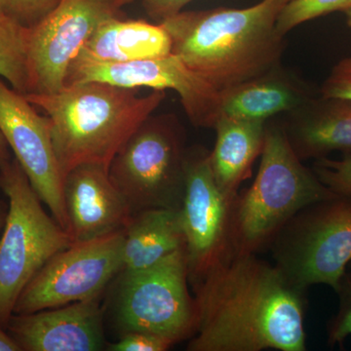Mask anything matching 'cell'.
Segmentation results:
<instances>
[{
    "label": "cell",
    "instance_id": "6da1fadb",
    "mask_svg": "<svg viewBox=\"0 0 351 351\" xmlns=\"http://www.w3.org/2000/svg\"><path fill=\"white\" fill-rule=\"evenodd\" d=\"M189 351L306 350V293L257 254L230 252L191 281Z\"/></svg>",
    "mask_w": 351,
    "mask_h": 351
},
{
    "label": "cell",
    "instance_id": "7a4b0ae2",
    "mask_svg": "<svg viewBox=\"0 0 351 351\" xmlns=\"http://www.w3.org/2000/svg\"><path fill=\"white\" fill-rule=\"evenodd\" d=\"M287 1L182 11L160 24L169 34L172 54L221 92L278 68L284 36L276 21Z\"/></svg>",
    "mask_w": 351,
    "mask_h": 351
},
{
    "label": "cell",
    "instance_id": "3957f363",
    "mask_svg": "<svg viewBox=\"0 0 351 351\" xmlns=\"http://www.w3.org/2000/svg\"><path fill=\"white\" fill-rule=\"evenodd\" d=\"M138 89L89 82L66 85L56 93L25 99L50 120L53 145L64 177L82 164L108 168L128 138L156 112L165 90L138 96Z\"/></svg>",
    "mask_w": 351,
    "mask_h": 351
},
{
    "label": "cell",
    "instance_id": "277c9868",
    "mask_svg": "<svg viewBox=\"0 0 351 351\" xmlns=\"http://www.w3.org/2000/svg\"><path fill=\"white\" fill-rule=\"evenodd\" d=\"M295 154L283 127L267 125L255 181L232 205V252L258 254L269 248L302 208L334 195Z\"/></svg>",
    "mask_w": 351,
    "mask_h": 351
},
{
    "label": "cell",
    "instance_id": "5b68a950",
    "mask_svg": "<svg viewBox=\"0 0 351 351\" xmlns=\"http://www.w3.org/2000/svg\"><path fill=\"white\" fill-rule=\"evenodd\" d=\"M0 191L8 199L0 237V326L5 329L27 284L73 240L46 213L17 159H0Z\"/></svg>",
    "mask_w": 351,
    "mask_h": 351
},
{
    "label": "cell",
    "instance_id": "8992f818",
    "mask_svg": "<svg viewBox=\"0 0 351 351\" xmlns=\"http://www.w3.org/2000/svg\"><path fill=\"white\" fill-rule=\"evenodd\" d=\"M274 265L293 285L339 290L351 262V196L334 195L302 208L269 246Z\"/></svg>",
    "mask_w": 351,
    "mask_h": 351
},
{
    "label": "cell",
    "instance_id": "52a82bcc",
    "mask_svg": "<svg viewBox=\"0 0 351 351\" xmlns=\"http://www.w3.org/2000/svg\"><path fill=\"white\" fill-rule=\"evenodd\" d=\"M188 151L184 128L174 114H152L143 122L108 166L132 215L180 210Z\"/></svg>",
    "mask_w": 351,
    "mask_h": 351
},
{
    "label": "cell",
    "instance_id": "ba28073f",
    "mask_svg": "<svg viewBox=\"0 0 351 351\" xmlns=\"http://www.w3.org/2000/svg\"><path fill=\"white\" fill-rule=\"evenodd\" d=\"M189 285L186 249L149 269L123 272L117 314L122 332H152L174 345L193 338L197 311Z\"/></svg>",
    "mask_w": 351,
    "mask_h": 351
},
{
    "label": "cell",
    "instance_id": "9c48e42d",
    "mask_svg": "<svg viewBox=\"0 0 351 351\" xmlns=\"http://www.w3.org/2000/svg\"><path fill=\"white\" fill-rule=\"evenodd\" d=\"M124 230L75 241L50 258L27 284L14 313H36L98 298L123 269Z\"/></svg>",
    "mask_w": 351,
    "mask_h": 351
},
{
    "label": "cell",
    "instance_id": "30bf717a",
    "mask_svg": "<svg viewBox=\"0 0 351 351\" xmlns=\"http://www.w3.org/2000/svg\"><path fill=\"white\" fill-rule=\"evenodd\" d=\"M134 0H60L38 24L29 27V94L56 93L66 85L73 60L95 29L121 17Z\"/></svg>",
    "mask_w": 351,
    "mask_h": 351
},
{
    "label": "cell",
    "instance_id": "8fae6325",
    "mask_svg": "<svg viewBox=\"0 0 351 351\" xmlns=\"http://www.w3.org/2000/svg\"><path fill=\"white\" fill-rule=\"evenodd\" d=\"M89 82L135 89L174 90L191 123L200 128L214 129L221 113V92L172 53L128 63L75 60L69 66L66 85Z\"/></svg>",
    "mask_w": 351,
    "mask_h": 351
},
{
    "label": "cell",
    "instance_id": "7c38bea8",
    "mask_svg": "<svg viewBox=\"0 0 351 351\" xmlns=\"http://www.w3.org/2000/svg\"><path fill=\"white\" fill-rule=\"evenodd\" d=\"M203 147L188 151L180 217L188 260L189 283L232 252V202L221 193Z\"/></svg>",
    "mask_w": 351,
    "mask_h": 351
},
{
    "label": "cell",
    "instance_id": "4fadbf2b",
    "mask_svg": "<svg viewBox=\"0 0 351 351\" xmlns=\"http://www.w3.org/2000/svg\"><path fill=\"white\" fill-rule=\"evenodd\" d=\"M0 131L39 198L69 233L64 179L53 145L50 120L40 114L24 95L9 88L1 80Z\"/></svg>",
    "mask_w": 351,
    "mask_h": 351
},
{
    "label": "cell",
    "instance_id": "5bb4252c",
    "mask_svg": "<svg viewBox=\"0 0 351 351\" xmlns=\"http://www.w3.org/2000/svg\"><path fill=\"white\" fill-rule=\"evenodd\" d=\"M5 330L21 351H99L108 346L99 297L36 313H13Z\"/></svg>",
    "mask_w": 351,
    "mask_h": 351
},
{
    "label": "cell",
    "instance_id": "9a60e30c",
    "mask_svg": "<svg viewBox=\"0 0 351 351\" xmlns=\"http://www.w3.org/2000/svg\"><path fill=\"white\" fill-rule=\"evenodd\" d=\"M64 199L73 242L124 230L133 216L108 168L101 164H82L69 171L64 177Z\"/></svg>",
    "mask_w": 351,
    "mask_h": 351
},
{
    "label": "cell",
    "instance_id": "2e32d148",
    "mask_svg": "<svg viewBox=\"0 0 351 351\" xmlns=\"http://www.w3.org/2000/svg\"><path fill=\"white\" fill-rule=\"evenodd\" d=\"M313 100L306 88L281 69L221 92L219 117L267 123L282 112H295Z\"/></svg>",
    "mask_w": 351,
    "mask_h": 351
},
{
    "label": "cell",
    "instance_id": "e0dca14e",
    "mask_svg": "<svg viewBox=\"0 0 351 351\" xmlns=\"http://www.w3.org/2000/svg\"><path fill=\"white\" fill-rule=\"evenodd\" d=\"M284 131L302 161L322 158L335 151L351 152V101L313 99L293 113Z\"/></svg>",
    "mask_w": 351,
    "mask_h": 351
},
{
    "label": "cell",
    "instance_id": "ac0fdd59",
    "mask_svg": "<svg viewBox=\"0 0 351 351\" xmlns=\"http://www.w3.org/2000/svg\"><path fill=\"white\" fill-rule=\"evenodd\" d=\"M171 53L169 34L160 23L154 25L143 20L115 17L105 21L95 29L75 60L128 63Z\"/></svg>",
    "mask_w": 351,
    "mask_h": 351
},
{
    "label": "cell",
    "instance_id": "d6986e66",
    "mask_svg": "<svg viewBox=\"0 0 351 351\" xmlns=\"http://www.w3.org/2000/svg\"><path fill=\"white\" fill-rule=\"evenodd\" d=\"M214 129L216 142L210 152V165L221 193L233 202L262 154L267 123L219 117Z\"/></svg>",
    "mask_w": 351,
    "mask_h": 351
},
{
    "label": "cell",
    "instance_id": "ffe728a7",
    "mask_svg": "<svg viewBox=\"0 0 351 351\" xmlns=\"http://www.w3.org/2000/svg\"><path fill=\"white\" fill-rule=\"evenodd\" d=\"M182 249H186V240L180 210L138 212L124 230L122 271L149 269Z\"/></svg>",
    "mask_w": 351,
    "mask_h": 351
},
{
    "label": "cell",
    "instance_id": "44dd1931",
    "mask_svg": "<svg viewBox=\"0 0 351 351\" xmlns=\"http://www.w3.org/2000/svg\"><path fill=\"white\" fill-rule=\"evenodd\" d=\"M29 27L10 17L0 22V75L23 95L29 93Z\"/></svg>",
    "mask_w": 351,
    "mask_h": 351
},
{
    "label": "cell",
    "instance_id": "7402d4cb",
    "mask_svg": "<svg viewBox=\"0 0 351 351\" xmlns=\"http://www.w3.org/2000/svg\"><path fill=\"white\" fill-rule=\"evenodd\" d=\"M350 7L351 0H288L277 17L276 29L284 36L304 23L337 11L346 12Z\"/></svg>",
    "mask_w": 351,
    "mask_h": 351
},
{
    "label": "cell",
    "instance_id": "603a6c76",
    "mask_svg": "<svg viewBox=\"0 0 351 351\" xmlns=\"http://www.w3.org/2000/svg\"><path fill=\"white\" fill-rule=\"evenodd\" d=\"M339 308L327 323V343L331 346H343L348 337L351 336V270L346 272L339 284Z\"/></svg>",
    "mask_w": 351,
    "mask_h": 351
},
{
    "label": "cell",
    "instance_id": "cb8c5ba5",
    "mask_svg": "<svg viewBox=\"0 0 351 351\" xmlns=\"http://www.w3.org/2000/svg\"><path fill=\"white\" fill-rule=\"evenodd\" d=\"M313 170L319 181L332 193L351 196V152L339 160L327 157L316 159Z\"/></svg>",
    "mask_w": 351,
    "mask_h": 351
},
{
    "label": "cell",
    "instance_id": "d4e9b609",
    "mask_svg": "<svg viewBox=\"0 0 351 351\" xmlns=\"http://www.w3.org/2000/svg\"><path fill=\"white\" fill-rule=\"evenodd\" d=\"M60 0H2L7 14L25 27L38 24Z\"/></svg>",
    "mask_w": 351,
    "mask_h": 351
},
{
    "label": "cell",
    "instance_id": "484cf974",
    "mask_svg": "<svg viewBox=\"0 0 351 351\" xmlns=\"http://www.w3.org/2000/svg\"><path fill=\"white\" fill-rule=\"evenodd\" d=\"M174 343L152 332L131 331L122 334L119 341L108 345L110 351H166Z\"/></svg>",
    "mask_w": 351,
    "mask_h": 351
},
{
    "label": "cell",
    "instance_id": "4316f807",
    "mask_svg": "<svg viewBox=\"0 0 351 351\" xmlns=\"http://www.w3.org/2000/svg\"><path fill=\"white\" fill-rule=\"evenodd\" d=\"M323 98L351 101V56L343 58L332 68L320 90Z\"/></svg>",
    "mask_w": 351,
    "mask_h": 351
},
{
    "label": "cell",
    "instance_id": "83f0119b",
    "mask_svg": "<svg viewBox=\"0 0 351 351\" xmlns=\"http://www.w3.org/2000/svg\"><path fill=\"white\" fill-rule=\"evenodd\" d=\"M193 0H141L145 12L159 23L182 12Z\"/></svg>",
    "mask_w": 351,
    "mask_h": 351
},
{
    "label": "cell",
    "instance_id": "f1b7e54d",
    "mask_svg": "<svg viewBox=\"0 0 351 351\" xmlns=\"http://www.w3.org/2000/svg\"><path fill=\"white\" fill-rule=\"evenodd\" d=\"M0 351H21L19 346L2 326H0Z\"/></svg>",
    "mask_w": 351,
    "mask_h": 351
},
{
    "label": "cell",
    "instance_id": "f546056e",
    "mask_svg": "<svg viewBox=\"0 0 351 351\" xmlns=\"http://www.w3.org/2000/svg\"><path fill=\"white\" fill-rule=\"evenodd\" d=\"M8 144H7L5 138H4L3 134L0 131V159L8 158L11 157L10 152H9Z\"/></svg>",
    "mask_w": 351,
    "mask_h": 351
},
{
    "label": "cell",
    "instance_id": "4dcf8cb0",
    "mask_svg": "<svg viewBox=\"0 0 351 351\" xmlns=\"http://www.w3.org/2000/svg\"><path fill=\"white\" fill-rule=\"evenodd\" d=\"M7 212H8V203H6L5 201L0 200V232L3 228L4 223H5Z\"/></svg>",
    "mask_w": 351,
    "mask_h": 351
},
{
    "label": "cell",
    "instance_id": "1f68e13d",
    "mask_svg": "<svg viewBox=\"0 0 351 351\" xmlns=\"http://www.w3.org/2000/svg\"><path fill=\"white\" fill-rule=\"evenodd\" d=\"M10 18V16L7 14L5 8H4L3 3H2V0H0V22L1 21H4Z\"/></svg>",
    "mask_w": 351,
    "mask_h": 351
},
{
    "label": "cell",
    "instance_id": "d6a6232c",
    "mask_svg": "<svg viewBox=\"0 0 351 351\" xmlns=\"http://www.w3.org/2000/svg\"><path fill=\"white\" fill-rule=\"evenodd\" d=\"M346 18H348V25L351 27V7L348 10L346 11Z\"/></svg>",
    "mask_w": 351,
    "mask_h": 351
}]
</instances>
